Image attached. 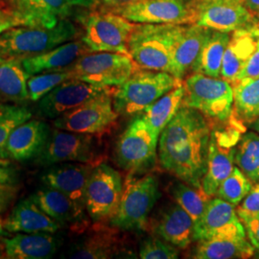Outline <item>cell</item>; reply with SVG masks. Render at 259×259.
<instances>
[{
    "instance_id": "1",
    "label": "cell",
    "mask_w": 259,
    "mask_h": 259,
    "mask_svg": "<svg viewBox=\"0 0 259 259\" xmlns=\"http://www.w3.org/2000/svg\"><path fill=\"white\" fill-rule=\"evenodd\" d=\"M213 123L193 108L182 106L158 139V162L187 185L202 187Z\"/></svg>"
},
{
    "instance_id": "2",
    "label": "cell",
    "mask_w": 259,
    "mask_h": 259,
    "mask_svg": "<svg viewBox=\"0 0 259 259\" xmlns=\"http://www.w3.org/2000/svg\"><path fill=\"white\" fill-rule=\"evenodd\" d=\"M183 25L137 23L128 42L129 54L142 69L172 73L173 54Z\"/></svg>"
},
{
    "instance_id": "3",
    "label": "cell",
    "mask_w": 259,
    "mask_h": 259,
    "mask_svg": "<svg viewBox=\"0 0 259 259\" xmlns=\"http://www.w3.org/2000/svg\"><path fill=\"white\" fill-rule=\"evenodd\" d=\"M159 197L157 177L129 173L124 182L120 204L110 225L125 232L147 230L150 214Z\"/></svg>"
},
{
    "instance_id": "4",
    "label": "cell",
    "mask_w": 259,
    "mask_h": 259,
    "mask_svg": "<svg viewBox=\"0 0 259 259\" xmlns=\"http://www.w3.org/2000/svg\"><path fill=\"white\" fill-rule=\"evenodd\" d=\"M182 83L168 72L140 68L114 90V110L124 116L138 114Z\"/></svg>"
},
{
    "instance_id": "5",
    "label": "cell",
    "mask_w": 259,
    "mask_h": 259,
    "mask_svg": "<svg viewBox=\"0 0 259 259\" xmlns=\"http://www.w3.org/2000/svg\"><path fill=\"white\" fill-rule=\"evenodd\" d=\"M76 35L77 28L67 19L53 28L14 27L0 36V53L4 59L22 60L46 53L70 41Z\"/></svg>"
},
{
    "instance_id": "6",
    "label": "cell",
    "mask_w": 259,
    "mask_h": 259,
    "mask_svg": "<svg viewBox=\"0 0 259 259\" xmlns=\"http://www.w3.org/2000/svg\"><path fill=\"white\" fill-rule=\"evenodd\" d=\"M184 87L183 106L200 111L213 124L227 123L232 118L233 89L227 80L193 72Z\"/></svg>"
},
{
    "instance_id": "7",
    "label": "cell",
    "mask_w": 259,
    "mask_h": 259,
    "mask_svg": "<svg viewBox=\"0 0 259 259\" xmlns=\"http://www.w3.org/2000/svg\"><path fill=\"white\" fill-rule=\"evenodd\" d=\"M34 161L46 167L63 162H81L95 166L102 162L101 141L97 135L55 128Z\"/></svg>"
},
{
    "instance_id": "8",
    "label": "cell",
    "mask_w": 259,
    "mask_h": 259,
    "mask_svg": "<svg viewBox=\"0 0 259 259\" xmlns=\"http://www.w3.org/2000/svg\"><path fill=\"white\" fill-rule=\"evenodd\" d=\"M140 69L129 54L117 52H89L68 70L73 79L101 87L117 88Z\"/></svg>"
},
{
    "instance_id": "9",
    "label": "cell",
    "mask_w": 259,
    "mask_h": 259,
    "mask_svg": "<svg viewBox=\"0 0 259 259\" xmlns=\"http://www.w3.org/2000/svg\"><path fill=\"white\" fill-rule=\"evenodd\" d=\"M157 140L142 115L129 124L116 143L117 164L131 174L141 175L157 163Z\"/></svg>"
},
{
    "instance_id": "10",
    "label": "cell",
    "mask_w": 259,
    "mask_h": 259,
    "mask_svg": "<svg viewBox=\"0 0 259 259\" xmlns=\"http://www.w3.org/2000/svg\"><path fill=\"white\" fill-rule=\"evenodd\" d=\"M124 182L120 173L105 162L93 167L85 188V210L94 223L110 222L117 211Z\"/></svg>"
},
{
    "instance_id": "11",
    "label": "cell",
    "mask_w": 259,
    "mask_h": 259,
    "mask_svg": "<svg viewBox=\"0 0 259 259\" xmlns=\"http://www.w3.org/2000/svg\"><path fill=\"white\" fill-rule=\"evenodd\" d=\"M136 25L110 10L93 12L85 19L82 40L91 52L129 54L128 42Z\"/></svg>"
},
{
    "instance_id": "12",
    "label": "cell",
    "mask_w": 259,
    "mask_h": 259,
    "mask_svg": "<svg viewBox=\"0 0 259 259\" xmlns=\"http://www.w3.org/2000/svg\"><path fill=\"white\" fill-rule=\"evenodd\" d=\"M114 90L62 114L54 119L55 128L97 136L110 131L119 116L113 107Z\"/></svg>"
},
{
    "instance_id": "13",
    "label": "cell",
    "mask_w": 259,
    "mask_h": 259,
    "mask_svg": "<svg viewBox=\"0 0 259 259\" xmlns=\"http://www.w3.org/2000/svg\"><path fill=\"white\" fill-rule=\"evenodd\" d=\"M242 124L235 118L232 127L220 128L213 124L206 171L201 185L204 192L211 197L234 168V155L236 142L239 140L240 131L237 125Z\"/></svg>"
},
{
    "instance_id": "14",
    "label": "cell",
    "mask_w": 259,
    "mask_h": 259,
    "mask_svg": "<svg viewBox=\"0 0 259 259\" xmlns=\"http://www.w3.org/2000/svg\"><path fill=\"white\" fill-rule=\"evenodd\" d=\"M195 23L215 31L232 33L259 22L245 0H193Z\"/></svg>"
},
{
    "instance_id": "15",
    "label": "cell",
    "mask_w": 259,
    "mask_h": 259,
    "mask_svg": "<svg viewBox=\"0 0 259 259\" xmlns=\"http://www.w3.org/2000/svg\"><path fill=\"white\" fill-rule=\"evenodd\" d=\"M135 23L177 24L195 23V11L186 0H139L108 9Z\"/></svg>"
},
{
    "instance_id": "16",
    "label": "cell",
    "mask_w": 259,
    "mask_h": 259,
    "mask_svg": "<svg viewBox=\"0 0 259 259\" xmlns=\"http://www.w3.org/2000/svg\"><path fill=\"white\" fill-rule=\"evenodd\" d=\"M113 88L87 83L78 79H69L56 87L37 105L39 116L56 119L65 112L73 110Z\"/></svg>"
},
{
    "instance_id": "17",
    "label": "cell",
    "mask_w": 259,
    "mask_h": 259,
    "mask_svg": "<svg viewBox=\"0 0 259 259\" xmlns=\"http://www.w3.org/2000/svg\"><path fill=\"white\" fill-rule=\"evenodd\" d=\"M96 223L89 232L75 242L67 252V257L73 259L112 258L118 254H128L124 239L119 234L120 230L112 226H104Z\"/></svg>"
},
{
    "instance_id": "18",
    "label": "cell",
    "mask_w": 259,
    "mask_h": 259,
    "mask_svg": "<svg viewBox=\"0 0 259 259\" xmlns=\"http://www.w3.org/2000/svg\"><path fill=\"white\" fill-rule=\"evenodd\" d=\"M235 207L217 196L212 197L203 216L195 223V241L220 235H247Z\"/></svg>"
},
{
    "instance_id": "19",
    "label": "cell",
    "mask_w": 259,
    "mask_h": 259,
    "mask_svg": "<svg viewBox=\"0 0 259 259\" xmlns=\"http://www.w3.org/2000/svg\"><path fill=\"white\" fill-rule=\"evenodd\" d=\"M93 167V164L81 162L57 163L51 165L41 176V182L64 193L85 210V188Z\"/></svg>"
},
{
    "instance_id": "20",
    "label": "cell",
    "mask_w": 259,
    "mask_h": 259,
    "mask_svg": "<svg viewBox=\"0 0 259 259\" xmlns=\"http://www.w3.org/2000/svg\"><path fill=\"white\" fill-rule=\"evenodd\" d=\"M37 205L60 226L68 227L72 232L82 233L89 228L87 211L75 204L64 193L49 186L31 195Z\"/></svg>"
},
{
    "instance_id": "21",
    "label": "cell",
    "mask_w": 259,
    "mask_h": 259,
    "mask_svg": "<svg viewBox=\"0 0 259 259\" xmlns=\"http://www.w3.org/2000/svg\"><path fill=\"white\" fill-rule=\"evenodd\" d=\"M148 226L156 236L180 249L195 241L194 220L177 203L164 207L156 219L149 220Z\"/></svg>"
},
{
    "instance_id": "22",
    "label": "cell",
    "mask_w": 259,
    "mask_h": 259,
    "mask_svg": "<svg viewBox=\"0 0 259 259\" xmlns=\"http://www.w3.org/2000/svg\"><path fill=\"white\" fill-rule=\"evenodd\" d=\"M12 11L23 26L53 28L67 19L71 5L66 0H7Z\"/></svg>"
},
{
    "instance_id": "23",
    "label": "cell",
    "mask_w": 259,
    "mask_h": 259,
    "mask_svg": "<svg viewBox=\"0 0 259 259\" xmlns=\"http://www.w3.org/2000/svg\"><path fill=\"white\" fill-rule=\"evenodd\" d=\"M51 129L45 121L29 119L16 127L6 143V156L18 161L35 159L40 154Z\"/></svg>"
},
{
    "instance_id": "24",
    "label": "cell",
    "mask_w": 259,
    "mask_h": 259,
    "mask_svg": "<svg viewBox=\"0 0 259 259\" xmlns=\"http://www.w3.org/2000/svg\"><path fill=\"white\" fill-rule=\"evenodd\" d=\"M259 38V22L232 32L223 59L221 78L232 83L254 52Z\"/></svg>"
},
{
    "instance_id": "25",
    "label": "cell",
    "mask_w": 259,
    "mask_h": 259,
    "mask_svg": "<svg viewBox=\"0 0 259 259\" xmlns=\"http://www.w3.org/2000/svg\"><path fill=\"white\" fill-rule=\"evenodd\" d=\"M211 31V29L202 27L196 23L183 25L174 49L171 74L183 81L186 75L193 71L195 64Z\"/></svg>"
},
{
    "instance_id": "26",
    "label": "cell",
    "mask_w": 259,
    "mask_h": 259,
    "mask_svg": "<svg viewBox=\"0 0 259 259\" xmlns=\"http://www.w3.org/2000/svg\"><path fill=\"white\" fill-rule=\"evenodd\" d=\"M91 52L83 40L67 41L40 55L21 60L22 65L30 76L68 70L82 56Z\"/></svg>"
},
{
    "instance_id": "27",
    "label": "cell",
    "mask_w": 259,
    "mask_h": 259,
    "mask_svg": "<svg viewBox=\"0 0 259 259\" xmlns=\"http://www.w3.org/2000/svg\"><path fill=\"white\" fill-rule=\"evenodd\" d=\"M4 250L8 258H51L59 249L60 241L50 232L20 234L4 239Z\"/></svg>"
},
{
    "instance_id": "28",
    "label": "cell",
    "mask_w": 259,
    "mask_h": 259,
    "mask_svg": "<svg viewBox=\"0 0 259 259\" xmlns=\"http://www.w3.org/2000/svg\"><path fill=\"white\" fill-rule=\"evenodd\" d=\"M10 232H50L59 231L60 225L49 217L30 196L17 204L4 223Z\"/></svg>"
},
{
    "instance_id": "29",
    "label": "cell",
    "mask_w": 259,
    "mask_h": 259,
    "mask_svg": "<svg viewBox=\"0 0 259 259\" xmlns=\"http://www.w3.org/2000/svg\"><path fill=\"white\" fill-rule=\"evenodd\" d=\"M254 248L247 235H220L198 241L193 257L197 259L249 258Z\"/></svg>"
},
{
    "instance_id": "30",
    "label": "cell",
    "mask_w": 259,
    "mask_h": 259,
    "mask_svg": "<svg viewBox=\"0 0 259 259\" xmlns=\"http://www.w3.org/2000/svg\"><path fill=\"white\" fill-rule=\"evenodd\" d=\"M184 96L185 87L183 82L162 95L141 112L142 117L146 121L153 136L157 140L162 130L173 119L180 108L183 106Z\"/></svg>"
},
{
    "instance_id": "31",
    "label": "cell",
    "mask_w": 259,
    "mask_h": 259,
    "mask_svg": "<svg viewBox=\"0 0 259 259\" xmlns=\"http://www.w3.org/2000/svg\"><path fill=\"white\" fill-rule=\"evenodd\" d=\"M30 77L20 59H4L0 63V96L13 102L27 100V82Z\"/></svg>"
},
{
    "instance_id": "32",
    "label": "cell",
    "mask_w": 259,
    "mask_h": 259,
    "mask_svg": "<svg viewBox=\"0 0 259 259\" xmlns=\"http://www.w3.org/2000/svg\"><path fill=\"white\" fill-rule=\"evenodd\" d=\"M231 34L212 30L207 37L199 58L193 67V72L221 78L223 59Z\"/></svg>"
},
{
    "instance_id": "33",
    "label": "cell",
    "mask_w": 259,
    "mask_h": 259,
    "mask_svg": "<svg viewBox=\"0 0 259 259\" xmlns=\"http://www.w3.org/2000/svg\"><path fill=\"white\" fill-rule=\"evenodd\" d=\"M233 116L241 123L251 124L259 117V77L232 84Z\"/></svg>"
},
{
    "instance_id": "34",
    "label": "cell",
    "mask_w": 259,
    "mask_h": 259,
    "mask_svg": "<svg viewBox=\"0 0 259 259\" xmlns=\"http://www.w3.org/2000/svg\"><path fill=\"white\" fill-rule=\"evenodd\" d=\"M169 192L177 204L191 216L194 223L198 222L203 216L212 198L204 192L203 187H194L181 180L170 185Z\"/></svg>"
},
{
    "instance_id": "35",
    "label": "cell",
    "mask_w": 259,
    "mask_h": 259,
    "mask_svg": "<svg viewBox=\"0 0 259 259\" xmlns=\"http://www.w3.org/2000/svg\"><path fill=\"white\" fill-rule=\"evenodd\" d=\"M234 163L253 184L259 183V134L250 132L235 148Z\"/></svg>"
},
{
    "instance_id": "36",
    "label": "cell",
    "mask_w": 259,
    "mask_h": 259,
    "mask_svg": "<svg viewBox=\"0 0 259 259\" xmlns=\"http://www.w3.org/2000/svg\"><path fill=\"white\" fill-rule=\"evenodd\" d=\"M31 118L32 111L27 107L0 103V158L7 159L5 147L12 131Z\"/></svg>"
},
{
    "instance_id": "37",
    "label": "cell",
    "mask_w": 259,
    "mask_h": 259,
    "mask_svg": "<svg viewBox=\"0 0 259 259\" xmlns=\"http://www.w3.org/2000/svg\"><path fill=\"white\" fill-rule=\"evenodd\" d=\"M253 183L237 166H234L231 175L219 185L216 195L226 202L237 206L250 192Z\"/></svg>"
},
{
    "instance_id": "38",
    "label": "cell",
    "mask_w": 259,
    "mask_h": 259,
    "mask_svg": "<svg viewBox=\"0 0 259 259\" xmlns=\"http://www.w3.org/2000/svg\"><path fill=\"white\" fill-rule=\"evenodd\" d=\"M69 79H73V74L70 70L47 72L31 76L27 82L29 100L32 102H38L56 87Z\"/></svg>"
},
{
    "instance_id": "39",
    "label": "cell",
    "mask_w": 259,
    "mask_h": 259,
    "mask_svg": "<svg viewBox=\"0 0 259 259\" xmlns=\"http://www.w3.org/2000/svg\"><path fill=\"white\" fill-rule=\"evenodd\" d=\"M176 248L157 236H148L140 242L139 255L142 259H176L180 254Z\"/></svg>"
},
{
    "instance_id": "40",
    "label": "cell",
    "mask_w": 259,
    "mask_h": 259,
    "mask_svg": "<svg viewBox=\"0 0 259 259\" xmlns=\"http://www.w3.org/2000/svg\"><path fill=\"white\" fill-rule=\"evenodd\" d=\"M236 212L240 220L259 214V183L253 184L250 192L237 205Z\"/></svg>"
},
{
    "instance_id": "41",
    "label": "cell",
    "mask_w": 259,
    "mask_h": 259,
    "mask_svg": "<svg viewBox=\"0 0 259 259\" xmlns=\"http://www.w3.org/2000/svg\"><path fill=\"white\" fill-rule=\"evenodd\" d=\"M259 77V38L257 40L256 48L252 55L250 56L249 61L247 62L244 68L241 70L240 73L236 77L235 82L242 81V80H249V79H255Z\"/></svg>"
},
{
    "instance_id": "42",
    "label": "cell",
    "mask_w": 259,
    "mask_h": 259,
    "mask_svg": "<svg viewBox=\"0 0 259 259\" xmlns=\"http://www.w3.org/2000/svg\"><path fill=\"white\" fill-rule=\"evenodd\" d=\"M246 234L254 250L259 252V214L242 219Z\"/></svg>"
},
{
    "instance_id": "43",
    "label": "cell",
    "mask_w": 259,
    "mask_h": 259,
    "mask_svg": "<svg viewBox=\"0 0 259 259\" xmlns=\"http://www.w3.org/2000/svg\"><path fill=\"white\" fill-rule=\"evenodd\" d=\"M19 26L23 24L12 11L0 9V36L10 29Z\"/></svg>"
},
{
    "instance_id": "44",
    "label": "cell",
    "mask_w": 259,
    "mask_h": 259,
    "mask_svg": "<svg viewBox=\"0 0 259 259\" xmlns=\"http://www.w3.org/2000/svg\"><path fill=\"white\" fill-rule=\"evenodd\" d=\"M12 181V170L10 169L9 162L0 158V185L9 184Z\"/></svg>"
},
{
    "instance_id": "45",
    "label": "cell",
    "mask_w": 259,
    "mask_h": 259,
    "mask_svg": "<svg viewBox=\"0 0 259 259\" xmlns=\"http://www.w3.org/2000/svg\"><path fill=\"white\" fill-rule=\"evenodd\" d=\"M71 6H79L83 8H91L95 6L100 0H66Z\"/></svg>"
},
{
    "instance_id": "46",
    "label": "cell",
    "mask_w": 259,
    "mask_h": 259,
    "mask_svg": "<svg viewBox=\"0 0 259 259\" xmlns=\"http://www.w3.org/2000/svg\"><path fill=\"white\" fill-rule=\"evenodd\" d=\"M101 1L108 7V9H111L113 7H117V6H121V5L137 2L139 0H101Z\"/></svg>"
},
{
    "instance_id": "47",
    "label": "cell",
    "mask_w": 259,
    "mask_h": 259,
    "mask_svg": "<svg viewBox=\"0 0 259 259\" xmlns=\"http://www.w3.org/2000/svg\"><path fill=\"white\" fill-rule=\"evenodd\" d=\"M246 6L255 14L259 10V0H245Z\"/></svg>"
},
{
    "instance_id": "48",
    "label": "cell",
    "mask_w": 259,
    "mask_h": 259,
    "mask_svg": "<svg viewBox=\"0 0 259 259\" xmlns=\"http://www.w3.org/2000/svg\"><path fill=\"white\" fill-rule=\"evenodd\" d=\"M251 124H252V126H251L252 129L254 130L257 134H259V117L254 122H252Z\"/></svg>"
},
{
    "instance_id": "49",
    "label": "cell",
    "mask_w": 259,
    "mask_h": 259,
    "mask_svg": "<svg viewBox=\"0 0 259 259\" xmlns=\"http://www.w3.org/2000/svg\"><path fill=\"white\" fill-rule=\"evenodd\" d=\"M2 232H3V227H2V224L0 222V236H1Z\"/></svg>"
},
{
    "instance_id": "50",
    "label": "cell",
    "mask_w": 259,
    "mask_h": 259,
    "mask_svg": "<svg viewBox=\"0 0 259 259\" xmlns=\"http://www.w3.org/2000/svg\"><path fill=\"white\" fill-rule=\"evenodd\" d=\"M3 60H4V58H3V56L1 55V53H0V63H1Z\"/></svg>"
},
{
    "instance_id": "51",
    "label": "cell",
    "mask_w": 259,
    "mask_h": 259,
    "mask_svg": "<svg viewBox=\"0 0 259 259\" xmlns=\"http://www.w3.org/2000/svg\"><path fill=\"white\" fill-rule=\"evenodd\" d=\"M255 15H256V18L259 19V10L257 12H255Z\"/></svg>"
},
{
    "instance_id": "52",
    "label": "cell",
    "mask_w": 259,
    "mask_h": 259,
    "mask_svg": "<svg viewBox=\"0 0 259 259\" xmlns=\"http://www.w3.org/2000/svg\"><path fill=\"white\" fill-rule=\"evenodd\" d=\"M186 1H187V2H189V3H191L193 0H186Z\"/></svg>"
}]
</instances>
